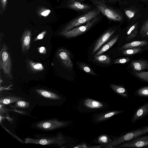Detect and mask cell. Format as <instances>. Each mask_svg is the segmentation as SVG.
Masks as SVG:
<instances>
[{"label": "cell", "instance_id": "cell-1", "mask_svg": "<svg viewBox=\"0 0 148 148\" xmlns=\"http://www.w3.org/2000/svg\"><path fill=\"white\" fill-rule=\"evenodd\" d=\"M29 93L35 104L40 106H58L62 99L57 91L40 86L31 89Z\"/></svg>", "mask_w": 148, "mask_h": 148}, {"label": "cell", "instance_id": "cell-2", "mask_svg": "<svg viewBox=\"0 0 148 148\" xmlns=\"http://www.w3.org/2000/svg\"><path fill=\"white\" fill-rule=\"evenodd\" d=\"M26 144H34L53 146H62L66 141L62 134L60 132L55 134H36L24 139Z\"/></svg>", "mask_w": 148, "mask_h": 148}, {"label": "cell", "instance_id": "cell-3", "mask_svg": "<svg viewBox=\"0 0 148 148\" xmlns=\"http://www.w3.org/2000/svg\"><path fill=\"white\" fill-rule=\"evenodd\" d=\"M101 13L99 10L96 7L86 12L77 13L75 16L66 23L60 32L59 34L85 23Z\"/></svg>", "mask_w": 148, "mask_h": 148}, {"label": "cell", "instance_id": "cell-4", "mask_svg": "<svg viewBox=\"0 0 148 148\" xmlns=\"http://www.w3.org/2000/svg\"><path fill=\"white\" fill-rule=\"evenodd\" d=\"M90 1L110 21L120 22L123 20V16L121 13L112 5L102 0H90Z\"/></svg>", "mask_w": 148, "mask_h": 148}, {"label": "cell", "instance_id": "cell-5", "mask_svg": "<svg viewBox=\"0 0 148 148\" xmlns=\"http://www.w3.org/2000/svg\"><path fill=\"white\" fill-rule=\"evenodd\" d=\"M101 13L99 15L87 22L84 25H79L60 34L68 38L78 36L86 32L99 23L103 17Z\"/></svg>", "mask_w": 148, "mask_h": 148}, {"label": "cell", "instance_id": "cell-6", "mask_svg": "<svg viewBox=\"0 0 148 148\" xmlns=\"http://www.w3.org/2000/svg\"><path fill=\"white\" fill-rule=\"evenodd\" d=\"M67 122L53 118L38 121L33 123L32 128L43 131H53L61 128L67 125Z\"/></svg>", "mask_w": 148, "mask_h": 148}, {"label": "cell", "instance_id": "cell-7", "mask_svg": "<svg viewBox=\"0 0 148 148\" xmlns=\"http://www.w3.org/2000/svg\"><path fill=\"white\" fill-rule=\"evenodd\" d=\"M147 133H148V125L130 131L115 138L108 144L106 147H112L113 146H116L125 142L133 140Z\"/></svg>", "mask_w": 148, "mask_h": 148}, {"label": "cell", "instance_id": "cell-8", "mask_svg": "<svg viewBox=\"0 0 148 148\" xmlns=\"http://www.w3.org/2000/svg\"><path fill=\"white\" fill-rule=\"evenodd\" d=\"M0 68L3 71L7 77L12 78L10 56L5 44L3 45L0 51Z\"/></svg>", "mask_w": 148, "mask_h": 148}, {"label": "cell", "instance_id": "cell-9", "mask_svg": "<svg viewBox=\"0 0 148 148\" xmlns=\"http://www.w3.org/2000/svg\"><path fill=\"white\" fill-rule=\"evenodd\" d=\"M25 95L19 94H14L6 91L5 89L1 90L0 94V103L4 105L10 106L19 100H30Z\"/></svg>", "mask_w": 148, "mask_h": 148}, {"label": "cell", "instance_id": "cell-10", "mask_svg": "<svg viewBox=\"0 0 148 148\" xmlns=\"http://www.w3.org/2000/svg\"><path fill=\"white\" fill-rule=\"evenodd\" d=\"M65 3L66 8L75 11L77 13L86 12L96 7L93 4L84 3L77 0H65Z\"/></svg>", "mask_w": 148, "mask_h": 148}, {"label": "cell", "instance_id": "cell-11", "mask_svg": "<svg viewBox=\"0 0 148 148\" xmlns=\"http://www.w3.org/2000/svg\"><path fill=\"white\" fill-rule=\"evenodd\" d=\"M32 100H33L18 101L10 106L15 111H17L19 113L28 115L29 114V116H30L28 112L30 113L31 111L35 107V106H33V105L36 104H32V103L34 102L33 101H30Z\"/></svg>", "mask_w": 148, "mask_h": 148}, {"label": "cell", "instance_id": "cell-12", "mask_svg": "<svg viewBox=\"0 0 148 148\" xmlns=\"http://www.w3.org/2000/svg\"><path fill=\"white\" fill-rule=\"evenodd\" d=\"M148 146V135L138 137L119 145L121 148L140 147Z\"/></svg>", "mask_w": 148, "mask_h": 148}, {"label": "cell", "instance_id": "cell-13", "mask_svg": "<svg viewBox=\"0 0 148 148\" xmlns=\"http://www.w3.org/2000/svg\"><path fill=\"white\" fill-rule=\"evenodd\" d=\"M57 56L61 63L67 69H71L73 67L70 53L66 49L61 48L57 51Z\"/></svg>", "mask_w": 148, "mask_h": 148}, {"label": "cell", "instance_id": "cell-14", "mask_svg": "<svg viewBox=\"0 0 148 148\" xmlns=\"http://www.w3.org/2000/svg\"><path fill=\"white\" fill-rule=\"evenodd\" d=\"M116 29L110 28L104 32L97 40L94 45L92 53H94L105 43L115 32Z\"/></svg>", "mask_w": 148, "mask_h": 148}, {"label": "cell", "instance_id": "cell-15", "mask_svg": "<svg viewBox=\"0 0 148 148\" xmlns=\"http://www.w3.org/2000/svg\"><path fill=\"white\" fill-rule=\"evenodd\" d=\"M148 114V103H146L136 110L132 117L131 121L132 123H134L138 120Z\"/></svg>", "mask_w": 148, "mask_h": 148}, {"label": "cell", "instance_id": "cell-16", "mask_svg": "<svg viewBox=\"0 0 148 148\" xmlns=\"http://www.w3.org/2000/svg\"><path fill=\"white\" fill-rule=\"evenodd\" d=\"M31 36V32L29 30H26L23 33L21 40V48L23 52L29 49Z\"/></svg>", "mask_w": 148, "mask_h": 148}, {"label": "cell", "instance_id": "cell-17", "mask_svg": "<svg viewBox=\"0 0 148 148\" xmlns=\"http://www.w3.org/2000/svg\"><path fill=\"white\" fill-rule=\"evenodd\" d=\"M148 43V42L145 40L135 41L126 43L121 48L122 49L139 48L145 46Z\"/></svg>", "mask_w": 148, "mask_h": 148}, {"label": "cell", "instance_id": "cell-18", "mask_svg": "<svg viewBox=\"0 0 148 148\" xmlns=\"http://www.w3.org/2000/svg\"><path fill=\"white\" fill-rule=\"evenodd\" d=\"M131 65L134 70L140 71L147 68L148 63L144 60H135L131 62Z\"/></svg>", "mask_w": 148, "mask_h": 148}, {"label": "cell", "instance_id": "cell-19", "mask_svg": "<svg viewBox=\"0 0 148 148\" xmlns=\"http://www.w3.org/2000/svg\"><path fill=\"white\" fill-rule=\"evenodd\" d=\"M119 35H118L103 46L94 55V57L97 56L106 51L113 46L117 41Z\"/></svg>", "mask_w": 148, "mask_h": 148}, {"label": "cell", "instance_id": "cell-20", "mask_svg": "<svg viewBox=\"0 0 148 148\" xmlns=\"http://www.w3.org/2000/svg\"><path fill=\"white\" fill-rule=\"evenodd\" d=\"M83 103L86 107L90 108H99L103 106L101 102L90 99H87L85 100Z\"/></svg>", "mask_w": 148, "mask_h": 148}, {"label": "cell", "instance_id": "cell-21", "mask_svg": "<svg viewBox=\"0 0 148 148\" xmlns=\"http://www.w3.org/2000/svg\"><path fill=\"white\" fill-rule=\"evenodd\" d=\"M138 23H136L132 25L127 31L126 40L129 41L134 38L138 33Z\"/></svg>", "mask_w": 148, "mask_h": 148}, {"label": "cell", "instance_id": "cell-22", "mask_svg": "<svg viewBox=\"0 0 148 148\" xmlns=\"http://www.w3.org/2000/svg\"><path fill=\"white\" fill-rule=\"evenodd\" d=\"M123 111H124L117 110L109 112L98 116L97 118V121L99 122L104 120L114 115L121 113Z\"/></svg>", "mask_w": 148, "mask_h": 148}, {"label": "cell", "instance_id": "cell-23", "mask_svg": "<svg viewBox=\"0 0 148 148\" xmlns=\"http://www.w3.org/2000/svg\"><path fill=\"white\" fill-rule=\"evenodd\" d=\"M28 64L30 69L34 71H40L44 69L43 65L41 63L34 62L31 60L28 61Z\"/></svg>", "mask_w": 148, "mask_h": 148}, {"label": "cell", "instance_id": "cell-24", "mask_svg": "<svg viewBox=\"0 0 148 148\" xmlns=\"http://www.w3.org/2000/svg\"><path fill=\"white\" fill-rule=\"evenodd\" d=\"M79 67L86 73L93 75H97L90 67L85 63L78 62L77 64Z\"/></svg>", "mask_w": 148, "mask_h": 148}, {"label": "cell", "instance_id": "cell-25", "mask_svg": "<svg viewBox=\"0 0 148 148\" xmlns=\"http://www.w3.org/2000/svg\"><path fill=\"white\" fill-rule=\"evenodd\" d=\"M111 88L116 92L122 96L127 97L128 95L125 89L123 87L114 84H112L110 85Z\"/></svg>", "mask_w": 148, "mask_h": 148}, {"label": "cell", "instance_id": "cell-26", "mask_svg": "<svg viewBox=\"0 0 148 148\" xmlns=\"http://www.w3.org/2000/svg\"><path fill=\"white\" fill-rule=\"evenodd\" d=\"M94 57L95 60L97 62L105 64H108L110 63V59L107 55H100Z\"/></svg>", "mask_w": 148, "mask_h": 148}, {"label": "cell", "instance_id": "cell-27", "mask_svg": "<svg viewBox=\"0 0 148 148\" xmlns=\"http://www.w3.org/2000/svg\"><path fill=\"white\" fill-rule=\"evenodd\" d=\"M141 49L140 48L127 49L123 50L122 51V53L124 55H132L139 52Z\"/></svg>", "mask_w": 148, "mask_h": 148}, {"label": "cell", "instance_id": "cell-28", "mask_svg": "<svg viewBox=\"0 0 148 148\" xmlns=\"http://www.w3.org/2000/svg\"><path fill=\"white\" fill-rule=\"evenodd\" d=\"M135 74L139 78L148 82V71L136 72Z\"/></svg>", "mask_w": 148, "mask_h": 148}, {"label": "cell", "instance_id": "cell-29", "mask_svg": "<svg viewBox=\"0 0 148 148\" xmlns=\"http://www.w3.org/2000/svg\"><path fill=\"white\" fill-rule=\"evenodd\" d=\"M137 94L140 96L148 97V86L142 88L137 92Z\"/></svg>", "mask_w": 148, "mask_h": 148}, {"label": "cell", "instance_id": "cell-30", "mask_svg": "<svg viewBox=\"0 0 148 148\" xmlns=\"http://www.w3.org/2000/svg\"><path fill=\"white\" fill-rule=\"evenodd\" d=\"M148 30V19L143 23L141 27L140 30V34L142 35H144L145 33Z\"/></svg>", "mask_w": 148, "mask_h": 148}, {"label": "cell", "instance_id": "cell-31", "mask_svg": "<svg viewBox=\"0 0 148 148\" xmlns=\"http://www.w3.org/2000/svg\"><path fill=\"white\" fill-rule=\"evenodd\" d=\"M130 59L128 58H121L116 59L114 61V64H124L128 62Z\"/></svg>", "mask_w": 148, "mask_h": 148}, {"label": "cell", "instance_id": "cell-32", "mask_svg": "<svg viewBox=\"0 0 148 148\" xmlns=\"http://www.w3.org/2000/svg\"><path fill=\"white\" fill-rule=\"evenodd\" d=\"M125 13L129 19L132 18L135 14V12L130 10H125Z\"/></svg>", "mask_w": 148, "mask_h": 148}, {"label": "cell", "instance_id": "cell-33", "mask_svg": "<svg viewBox=\"0 0 148 148\" xmlns=\"http://www.w3.org/2000/svg\"><path fill=\"white\" fill-rule=\"evenodd\" d=\"M108 137L105 135H102L99 137L98 138V142L100 143H105L108 142Z\"/></svg>", "mask_w": 148, "mask_h": 148}, {"label": "cell", "instance_id": "cell-34", "mask_svg": "<svg viewBox=\"0 0 148 148\" xmlns=\"http://www.w3.org/2000/svg\"><path fill=\"white\" fill-rule=\"evenodd\" d=\"M46 33V31H44L36 37L34 40V41H35L39 40L42 39Z\"/></svg>", "mask_w": 148, "mask_h": 148}, {"label": "cell", "instance_id": "cell-35", "mask_svg": "<svg viewBox=\"0 0 148 148\" xmlns=\"http://www.w3.org/2000/svg\"><path fill=\"white\" fill-rule=\"evenodd\" d=\"M104 2L109 4L111 5H112L115 4L118 1H120L121 0H102Z\"/></svg>", "mask_w": 148, "mask_h": 148}, {"label": "cell", "instance_id": "cell-36", "mask_svg": "<svg viewBox=\"0 0 148 148\" xmlns=\"http://www.w3.org/2000/svg\"><path fill=\"white\" fill-rule=\"evenodd\" d=\"M39 52L42 54H45L47 52V50L45 48L43 47H41L38 49Z\"/></svg>", "mask_w": 148, "mask_h": 148}, {"label": "cell", "instance_id": "cell-37", "mask_svg": "<svg viewBox=\"0 0 148 148\" xmlns=\"http://www.w3.org/2000/svg\"><path fill=\"white\" fill-rule=\"evenodd\" d=\"M50 12L51 10H50L48 9L46 10L43 11L41 13V14L43 16H46L48 15Z\"/></svg>", "mask_w": 148, "mask_h": 148}, {"label": "cell", "instance_id": "cell-38", "mask_svg": "<svg viewBox=\"0 0 148 148\" xmlns=\"http://www.w3.org/2000/svg\"><path fill=\"white\" fill-rule=\"evenodd\" d=\"M7 0H1V4L2 8L3 10H5Z\"/></svg>", "mask_w": 148, "mask_h": 148}, {"label": "cell", "instance_id": "cell-39", "mask_svg": "<svg viewBox=\"0 0 148 148\" xmlns=\"http://www.w3.org/2000/svg\"><path fill=\"white\" fill-rule=\"evenodd\" d=\"M85 0H88L90 1V0H79L78 1L82 2H84Z\"/></svg>", "mask_w": 148, "mask_h": 148}, {"label": "cell", "instance_id": "cell-40", "mask_svg": "<svg viewBox=\"0 0 148 148\" xmlns=\"http://www.w3.org/2000/svg\"><path fill=\"white\" fill-rule=\"evenodd\" d=\"M144 35H148V30L146 32Z\"/></svg>", "mask_w": 148, "mask_h": 148}, {"label": "cell", "instance_id": "cell-41", "mask_svg": "<svg viewBox=\"0 0 148 148\" xmlns=\"http://www.w3.org/2000/svg\"><path fill=\"white\" fill-rule=\"evenodd\" d=\"M142 0L143 1H147L148 0Z\"/></svg>", "mask_w": 148, "mask_h": 148}, {"label": "cell", "instance_id": "cell-42", "mask_svg": "<svg viewBox=\"0 0 148 148\" xmlns=\"http://www.w3.org/2000/svg\"><path fill=\"white\" fill-rule=\"evenodd\" d=\"M147 147L148 148V146H147Z\"/></svg>", "mask_w": 148, "mask_h": 148}, {"label": "cell", "instance_id": "cell-43", "mask_svg": "<svg viewBox=\"0 0 148 148\" xmlns=\"http://www.w3.org/2000/svg\"><path fill=\"white\" fill-rule=\"evenodd\" d=\"M77 0L79 1V0Z\"/></svg>", "mask_w": 148, "mask_h": 148}]
</instances>
